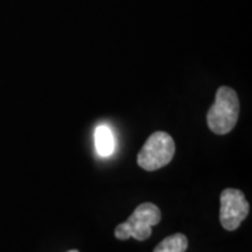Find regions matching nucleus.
I'll use <instances>...</instances> for the list:
<instances>
[{
    "label": "nucleus",
    "instance_id": "5",
    "mask_svg": "<svg viewBox=\"0 0 252 252\" xmlns=\"http://www.w3.org/2000/svg\"><path fill=\"white\" fill-rule=\"evenodd\" d=\"M95 149L101 157H109L114 153L115 149V140L114 133L108 126L101 125L95 130Z\"/></svg>",
    "mask_w": 252,
    "mask_h": 252
},
{
    "label": "nucleus",
    "instance_id": "4",
    "mask_svg": "<svg viewBox=\"0 0 252 252\" xmlns=\"http://www.w3.org/2000/svg\"><path fill=\"white\" fill-rule=\"evenodd\" d=\"M250 213V203L240 189L227 188L220 195V223L227 231H234Z\"/></svg>",
    "mask_w": 252,
    "mask_h": 252
},
{
    "label": "nucleus",
    "instance_id": "6",
    "mask_svg": "<svg viewBox=\"0 0 252 252\" xmlns=\"http://www.w3.org/2000/svg\"><path fill=\"white\" fill-rule=\"evenodd\" d=\"M188 248V238L184 234H172L167 238H164L158 244L154 252H185Z\"/></svg>",
    "mask_w": 252,
    "mask_h": 252
},
{
    "label": "nucleus",
    "instance_id": "7",
    "mask_svg": "<svg viewBox=\"0 0 252 252\" xmlns=\"http://www.w3.org/2000/svg\"><path fill=\"white\" fill-rule=\"evenodd\" d=\"M67 252H79L77 250H70V251H67Z\"/></svg>",
    "mask_w": 252,
    "mask_h": 252
},
{
    "label": "nucleus",
    "instance_id": "3",
    "mask_svg": "<svg viewBox=\"0 0 252 252\" xmlns=\"http://www.w3.org/2000/svg\"><path fill=\"white\" fill-rule=\"evenodd\" d=\"M175 154V143L165 132L150 136L137 154V164L146 171H156L170 164Z\"/></svg>",
    "mask_w": 252,
    "mask_h": 252
},
{
    "label": "nucleus",
    "instance_id": "2",
    "mask_svg": "<svg viewBox=\"0 0 252 252\" xmlns=\"http://www.w3.org/2000/svg\"><path fill=\"white\" fill-rule=\"evenodd\" d=\"M161 220V212L154 203H142L136 207L135 212L129 216L125 223H121L115 228V237L125 241L127 238H135L144 241L152 235V227L158 224Z\"/></svg>",
    "mask_w": 252,
    "mask_h": 252
},
{
    "label": "nucleus",
    "instance_id": "1",
    "mask_svg": "<svg viewBox=\"0 0 252 252\" xmlns=\"http://www.w3.org/2000/svg\"><path fill=\"white\" fill-rule=\"evenodd\" d=\"M240 101L233 89L223 86L216 93L213 105L207 111V126L216 135H225L233 130L238 121Z\"/></svg>",
    "mask_w": 252,
    "mask_h": 252
}]
</instances>
